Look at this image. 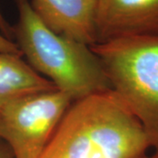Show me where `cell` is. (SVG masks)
Wrapping results in <instances>:
<instances>
[{"label":"cell","instance_id":"ba28073f","mask_svg":"<svg viewBox=\"0 0 158 158\" xmlns=\"http://www.w3.org/2000/svg\"><path fill=\"white\" fill-rule=\"evenodd\" d=\"M0 53H10V54H16L22 56V53L19 50L16 42L12 41L11 39L6 37L1 33H0Z\"/></svg>","mask_w":158,"mask_h":158},{"label":"cell","instance_id":"9c48e42d","mask_svg":"<svg viewBox=\"0 0 158 158\" xmlns=\"http://www.w3.org/2000/svg\"><path fill=\"white\" fill-rule=\"evenodd\" d=\"M0 31H1V34L9 39H11V35H13V30L9 26L6 19L4 18L1 11H0Z\"/></svg>","mask_w":158,"mask_h":158},{"label":"cell","instance_id":"8992f818","mask_svg":"<svg viewBox=\"0 0 158 158\" xmlns=\"http://www.w3.org/2000/svg\"><path fill=\"white\" fill-rule=\"evenodd\" d=\"M32 7L56 34L88 46L97 43L98 0H32Z\"/></svg>","mask_w":158,"mask_h":158},{"label":"cell","instance_id":"8fae6325","mask_svg":"<svg viewBox=\"0 0 158 158\" xmlns=\"http://www.w3.org/2000/svg\"><path fill=\"white\" fill-rule=\"evenodd\" d=\"M148 158H158V148L154 149V152H153L152 155L148 156Z\"/></svg>","mask_w":158,"mask_h":158},{"label":"cell","instance_id":"7a4b0ae2","mask_svg":"<svg viewBox=\"0 0 158 158\" xmlns=\"http://www.w3.org/2000/svg\"><path fill=\"white\" fill-rule=\"evenodd\" d=\"M16 44L34 70L73 102L111 90L98 57L90 46L56 34L36 14L29 0H15Z\"/></svg>","mask_w":158,"mask_h":158},{"label":"cell","instance_id":"3957f363","mask_svg":"<svg viewBox=\"0 0 158 158\" xmlns=\"http://www.w3.org/2000/svg\"><path fill=\"white\" fill-rule=\"evenodd\" d=\"M111 90L141 122L158 148V36H124L90 46Z\"/></svg>","mask_w":158,"mask_h":158},{"label":"cell","instance_id":"277c9868","mask_svg":"<svg viewBox=\"0 0 158 158\" xmlns=\"http://www.w3.org/2000/svg\"><path fill=\"white\" fill-rule=\"evenodd\" d=\"M73 103L55 89L17 98L0 109L1 139L14 158H40Z\"/></svg>","mask_w":158,"mask_h":158},{"label":"cell","instance_id":"52a82bcc","mask_svg":"<svg viewBox=\"0 0 158 158\" xmlns=\"http://www.w3.org/2000/svg\"><path fill=\"white\" fill-rule=\"evenodd\" d=\"M55 89L57 88L25 62L21 55L0 53V109L19 97Z\"/></svg>","mask_w":158,"mask_h":158},{"label":"cell","instance_id":"7c38bea8","mask_svg":"<svg viewBox=\"0 0 158 158\" xmlns=\"http://www.w3.org/2000/svg\"><path fill=\"white\" fill-rule=\"evenodd\" d=\"M106 1H107V0H98V10L106 3Z\"/></svg>","mask_w":158,"mask_h":158},{"label":"cell","instance_id":"30bf717a","mask_svg":"<svg viewBox=\"0 0 158 158\" xmlns=\"http://www.w3.org/2000/svg\"><path fill=\"white\" fill-rule=\"evenodd\" d=\"M0 158H14L11 148L2 139H0Z\"/></svg>","mask_w":158,"mask_h":158},{"label":"cell","instance_id":"4fadbf2b","mask_svg":"<svg viewBox=\"0 0 158 158\" xmlns=\"http://www.w3.org/2000/svg\"><path fill=\"white\" fill-rule=\"evenodd\" d=\"M1 131H2V125H1V118H0V139H1Z\"/></svg>","mask_w":158,"mask_h":158},{"label":"cell","instance_id":"5b68a950","mask_svg":"<svg viewBox=\"0 0 158 158\" xmlns=\"http://www.w3.org/2000/svg\"><path fill=\"white\" fill-rule=\"evenodd\" d=\"M124 36H158V0H107L98 12L97 43Z\"/></svg>","mask_w":158,"mask_h":158},{"label":"cell","instance_id":"6da1fadb","mask_svg":"<svg viewBox=\"0 0 158 158\" xmlns=\"http://www.w3.org/2000/svg\"><path fill=\"white\" fill-rule=\"evenodd\" d=\"M141 122L108 90L73 102L40 158H148Z\"/></svg>","mask_w":158,"mask_h":158}]
</instances>
